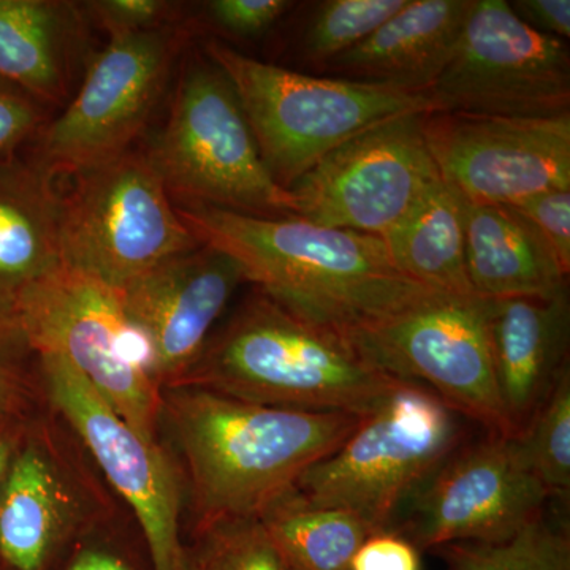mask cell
Returning <instances> with one entry per match:
<instances>
[{
	"label": "cell",
	"mask_w": 570,
	"mask_h": 570,
	"mask_svg": "<svg viewBox=\"0 0 570 570\" xmlns=\"http://www.w3.org/2000/svg\"><path fill=\"white\" fill-rule=\"evenodd\" d=\"M360 415L262 406L212 390H163L167 434L186 491L190 532L261 519L303 474L332 455Z\"/></svg>",
	"instance_id": "6da1fadb"
},
{
	"label": "cell",
	"mask_w": 570,
	"mask_h": 570,
	"mask_svg": "<svg viewBox=\"0 0 570 570\" xmlns=\"http://www.w3.org/2000/svg\"><path fill=\"white\" fill-rule=\"evenodd\" d=\"M176 209L202 246L242 266L246 283L337 335L436 292L404 276L381 236L296 216L261 217L206 205Z\"/></svg>",
	"instance_id": "7a4b0ae2"
},
{
	"label": "cell",
	"mask_w": 570,
	"mask_h": 570,
	"mask_svg": "<svg viewBox=\"0 0 570 570\" xmlns=\"http://www.w3.org/2000/svg\"><path fill=\"white\" fill-rule=\"evenodd\" d=\"M404 382L371 365L337 333L295 316L255 288L214 330L178 385L262 406L362 417Z\"/></svg>",
	"instance_id": "3957f363"
},
{
	"label": "cell",
	"mask_w": 570,
	"mask_h": 570,
	"mask_svg": "<svg viewBox=\"0 0 570 570\" xmlns=\"http://www.w3.org/2000/svg\"><path fill=\"white\" fill-rule=\"evenodd\" d=\"M205 52L234 86L265 167L287 190L325 156L371 127L434 112L425 94L299 73L216 40L205 45Z\"/></svg>",
	"instance_id": "277c9868"
},
{
	"label": "cell",
	"mask_w": 570,
	"mask_h": 570,
	"mask_svg": "<svg viewBox=\"0 0 570 570\" xmlns=\"http://www.w3.org/2000/svg\"><path fill=\"white\" fill-rule=\"evenodd\" d=\"M460 414L404 382L360 417L346 441L307 469L295 489L317 505L351 510L390 531L411 499L463 442Z\"/></svg>",
	"instance_id": "5b68a950"
},
{
	"label": "cell",
	"mask_w": 570,
	"mask_h": 570,
	"mask_svg": "<svg viewBox=\"0 0 570 570\" xmlns=\"http://www.w3.org/2000/svg\"><path fill=\"white\" fill-rule=\"evenodd\" d=\"M146 153L181 205L294 216L292 195L265 167L234 86L209 58L186 63L167 122Z\"/></svg>",
	"instance_id": "8992f818"
},
{
	"label": "cell",
	"mask_w": 570,
	"mask_h": 570,
	"mask_svg": "<svg viewBox=\"0 0 570 570\" xmlns=\"http://www.w3.org/2000/svg\"><path fill=\"white\" fill-rule=\"evenodd\" d=\"M119 519V499L48 404L26 426L0 482V568L51 570Z\"/></svg>",
	"instance_id": "52a82bcc"
},
{
	"label": "cell",
	"mask_w": 570,
	"mask_h": 570,
	"mask_svg": "<svg viewBox=\"0 0 570 570\" xmlns=\"http://www.w3.org/2000/svg\"><path fill=\"white\" fill-rule=\"evenodd\" d=\"M14 317L37 354L61 358L135 431L160 441L163 392L119 291L61 266L21 296Z\"/></svg>",
	"instance_id": "ba28073f"
},
{
	"label": "cell",
	"mask_w": 570,
	"mask_h": 570,
	"mask_svg": "<svg viewBox=\"0 0 570 570\" xmlns=\"http://www.w3.org/2000/svg\"><path fill=\"white\" fill-rule=\"evenodd\" d=\"M62 195V266L121 291L200 243L179 217L148 153L129 149L73 176Z\"/></svg>",
	"instance_id": "9c48e42d"
},
{
	"label": "cell",
	"mask_w": 570,
	"mask_h": 570,
	"mask_svg": "<svg viewBox=\"0 0 570 570\" xmlns=\"http://www.w3.org/2000/svg\"><path fill=\"white\" fill-rule=\"evenodd\" d=\"M489 311L479 296L431 292L340 336L389 376L431 390L489 434L513 438L494 374Z\"/></svg>",
	"instance_id": "30bf717a"
},
{
	"label": "cell",
	"mask_w": 570,
	"mask_h": 570,
	"mask_svg": "<svg viewBox=\"0 0 570 570\" xmlns=\"http://www.w3.org/2000/svg\"><path fill=\"white\" fill-rule=\"evenodd\" d=\"M189 31L170 24L111 36L77 96L32 141L29 156L56 178L75 176L132 149L151 119Z\"/></svg>",
	"instance_id": "8fae6325"
},
{
	"label": "cell",
	"mask_w": 570,
	"mask_h": 570,
	"mask_svg": "<svg viewBox=\"0 0 570 570\" xmlns=\"http://www.w3.org/2000/svg\"><path fill=\"white\" fill-rule=\"evenodd\" d=\"M425 96L436 112L570 115L568 45L524 24L505 0H475L452 58Z\"/></svg>",
	"instance_id": "7c38bea8"
},
{
	"label": "cell",
	"mask_w": 570,
	"mask_h": 570,
	"mask_svg": "<svg viewBox=\"0 0 570 570\" xmlns=\"http://www.w3.org/2000/svg\"><path fill=\"white\" fill-rule=\"evenodd\" d=\"M48 404L75 431L112 493L140 530L153 570H189L183 542L186 491L163 441L135 431L55 355H39Z\"/></svg>",
	"instance_id": "4fadbf2b"
},
{
	"label": "cell",
	"mask_w": 570,
	"mask_h": 570,
	"mask_svg": "<svg viewBox=\"0 0 570 570\" xmlns=\"http://www.w3.org/2000/svg\"><path fill=\"white\" fill-rule=\"evenodd\" d=\"M423 116L379 124L325 156L288 189L294 216L382 238L439 178Z\"/></svg>",
	"instance_id": "5bb4252c"
},
{
	"label": "cell",
	"mask_w": 570,
	"mask_h": 570,
	"mask_svg": "<svg viewBox=\"0 0 570 570\" xmlns=\"http://www.w3.org/2000/svg\"><path fill=\"white\" fill-rule=\"evenodd\" d=\"M549 501L517 438L487 433L449 456L390 531L404 535L420 551L450 543L498 542L542 515Z\"/></svg>",
	"instance_id": "9a60e30c"
},
{
	"label": "cell",
	"mask_w": 570,
	"mask_h": 570,
	"mask_svg": "<svg viewBox=\"0 0 570 570\" xmlns=\"http://www.w3.org/2000/svg\"><path fill=\"white\" fill-rule=\"evenodd\" d=\"M423 135L439 176L471 204L515 205L570 189V115L504 118L428 112Z\"/></svg>",
	"instance_id": "2e32d148"
},
{
	"label": "cell",
	"mask_w": 570,
	"mask_h": 570,
	"mask_svg": "<svg viewBox=\"0 0 570 570\" xmlns=\"http://www.w3.org/2000/svg\"><path fill=\"white\" fill-rule=\"evenodd\" d=\"M242 266L213 247L175 255L119 291L157 387H175L208 344L239 285Z\"/></svg>",
	"instance_id": "e0dca14e"
},
{
	"label": "cell",
	"mask_w": 570,
	"mask_h": 570,
	"mask_svg": "<svg viewBox=\"0 0 570 570\" xmlns=\"http://www.w3.org/2000/svg\"><path fill=\"white\" fill-rule=\"evenodd\" d=\"M489 303L494 374L515 438L570 370L569 291Z\"/></svg>",
	"instance_id": "ac0fdd59"
},
{
	"label": "cell",
	"mask_w": 570,
	"mask_h": 570,
	"mask_svg": "<svg viewBox=\"0 0 570 570\" xmlns=\"http://www.w3.org/2000/svg\"><path fill=\"white\" fill-rule=\"evenodd\" d=\"M475 0H407L376 32L324 69L337 78L426 94L448 66Z\"/></svg>",
	"instance_id": "d6986e66"
},
{
	"label": "cell",
	"mask_w": 570,
	"mask_h": 570,
	"mask_svg": "<svg viewBox=\"0 0 570 570\" xmlns=\"http://www.w3.org/2000/svg\"><path fill=\"white\" fill-rule=\"evenodd\" d=\"M62 194L56 176L29 154L0 167V313L61 268Z\"/></svg>",
	"instance_id": "ffe728a7"
},
{
	"label": "cell",
	"mask_w": 570,
	"mask_h": 570,
	"mask_svg": "<svg viewBox=\"0 0 570 570\" xmlns=\"http://www.w3.org/2000/svg\"><path fill=\"white\" fill-rule=\"evenodd\" d=\"M466 212V272L482 299L554 296L569 291L557 255L513 206L471 204Z\"/></svg>",
	"instance_id": "44dd1931"
},
{
	"label": "cell",
	"mask_w": 570,
	"mask_h": 570,
	"mask_svg": "<svg viewBox=\"0 0 570 570\" xmlns=\"http://www.w3.org/2000/svg\"><path fill=\"white\" fill-rule=\"evenodd\" d=\"M80 36L73 3L0 0V77L48 107L66 104Z\"/></svg>",
	"instance_id": "7402d4cb"
},
{
	"label": "cell",
	"mask_w": 570,
	"mask_h": 570,
	"mask_svg": "<svg viewBox=\"0 0 570 570\" xmlns=\"http://www.w3.org/2000/svg\"><path fill=\"white\" fill-rule=\"evenodd\" d=\"M382 239L409 279L442 294L475 296L466 272L464 198L441 176Z\"/></svg>",
	"instance_id": "603a6c76"
},
{
	"label": "cell",
	"mask_w": 570,
	"mask_h": 570,
	"mask_svg": "<svg viewBox=\"0 0 570 570\" xmlns=\"http://www.w3.org/2000/svg\"><path fill=\"white\" fill-rule=\"evenodd\" d=\"M258 520L291 570H351L356 551L374 534L351 510L313 504L296 489Z\"/></svg>",
	"instance_id": "cb8c5ba5"
},
{
	"label": "cell",
	"mask_w": 570,
	"mask_h": 570,
	"mask_svg": "<svg viewBox=\"0 0 570 570\" xmlns=\"http://www.w3.org/2000/svg\"><path fill=\"white\" fill-rule=\"evenodd\" d=\"M434 551L448 570H570L568 524L546 512L508 539L450 543Z\"/></svg>",
	"instance_id": "d4e9b609"
},
{
	"label": "cell",
	"mask_w": 570,
	"mask_h": 570,
	"mask_svg": "<svg viewBox=\"0 0 570 570\" xmlns=\"http://www.w3.org/2000/svg\"><path fill=\"white\" fill-rule=\"evenodd\" d=\"M532 474L550 499L570 493V370L557 382L527 428L515 436Z\"/></svg>",
	"instance_id": "484cf974"
},
{
	"label": "cell",
	"mask_w": 570,
	"mask_h": 570,
	"mask_svg": "<svg viewBox=\"0 0 570 570\" xmlns=\"http://www.w3.org/2000/svg\"><path fill=\"white\" fill-rule=\"evenodd\" d=\"M407 0H328L321 3L303 40L306 58L326 67L365 41Z\"/></svg>",
	"instance_id": "4316f807"
},
{
	"label": "cell",
	"mask_w": 570,
	"mask_h": 570,
	"mask_svg": "<svg viewBox=\"0 0 570 570\" xmlns=\"http://www.w3.org/2000/svg\"><path fill=\"white\" fill-rule=\"evenodd\" d=\"M193 535L189 570H291L258 519L220 521Z\"/></svg>",
	"instance_id": "83f0119b"
},
{
	"label": "cell",
	"mask_w": 570,
	"mask_h": 570,
	"mask_svg": "<svg viewBox=\"0 0 570 570\" xmlns=\"http://www.w3.org/2000/svg\"><path fill=\"white\" fill-rule=\"evenodd\" d=\"M47 406L39 354L20 321L0 313V422H28Z\"/></svg>",
	"instance_id": "f1b7e54d"
},
{
	"label": "cell",
	"mask_w": 570,
	"mask_h": 570,
	"mask_svg": "<svg viewBox=\"0 0 570 570\" xmlns=\"http://www.w3.org/2000/svg\"><path fill=\"white\" fill-rule=\"evenodd\" d=\"M48 105L0 77V167L20 159L48 124Z\"/></svg>",
	"instance_id": "f546056e"
},
{
	"label": "cell",
	"mask_w": 570,
	"mask_h": 570,
	"mask_svg": "<svg viewBox=\"0 0 570 570\" xmlns=\"http://www.w3.org/2000/svg\"><path fill=\"white\" fill-rule=\"evenodd\" d=\"M513 206L549 243L558 262L570 272V189L547 190Z\"/></svg>",
	"instance_id": "4dcf8cb0"
},
{
	"label": "cell",
	"mask_w": 570,
	"mask_h": 570,
	"mask_svg": "<svg viewBox=\"0 0 570 570\" xmlns=\"http://www.w3.org/2000/svg\"><path fill=\"white\" fill-rule=\"evenodd\" d=\"M88 10L111 37L176 24L178 7L165 0H97L88 3Z\"/></svg>",
	"instance_id": "1f68e13d"
},
{
	"label": "cell",
	"mask_w": 570,
	"mask_h": 570,
	"mask_svg": "<svg viewBox=\"0 0 570 570\" xmlns=\"http://www.w3.org/2000/svg\"><path fill=\"white\" fill-rule=\"evenodd\" d=\"M292 6L287 0H213L206 9L217 28L253 39L268 31Z\"/></svg>",
	"instance_id": "d6a6232c"
},
{
	"label": "cell",
	"mask_w": 570,
	"mask_h": 570,
	"mask_svg": "<svg viewBox=\"0 0 570 570\" xmlns=\"http://www.w3.org/2000/svg\"><path fill=\"white\" fill-rule=\"evenodd\" d=\"M351 570H422V560L411 540L395 531H379L356 551Z\"/></svg>",
	"instance_id": "836d02e7"
},
{
	"label": "cell",
	"mask_w": 570,
	"mask_h": 570,
	"mask_svg": "<svg viewBox=\"0 0 570 570\" xmlns=\"http://www.w3.org/2000/svg\"><path fill=\"white\" fill-rule=\"evenodd\" d=\"M509 6L513 13L534 31L554 39H569V0H515L509 2Z\"/></svg>",
	"instance_id": "e575fe53"
},
{
	"label": "cell",
	"mask_w": 570,
	"mask_h": 570,
	"mask_svg": "<svg viewBox=\"0 0 570 570\" xmlns=\"http://www.w3.org/2000/svg\"><path fill=\"white\" fill-rule=\"evenodd\" d=\"M116 524L80 543L63 561L62 570H135L121 551L112 549L107 540Z\"/></svg>",
	"instance_id": "d590c367"
},
{
	"label": "cell",
	"mask_w": 570,
	"mask_h": 570,
	"mask_svg": "<svg viewBox=\"0 0 570 570\" xmlns=\"http://www.w3.org/2000/svg\"><path fill=\"white\" fill-rule=\"evenodd\" d=\"M31 420H28V422H0V482H2L3 474L9 468L14 450L20 445L26 426Z\"/></svg>",
	"instance_id": "8d00e7d4"
}]
</instances>
